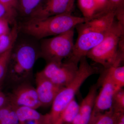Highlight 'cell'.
<instances>
[{"instance_id": "1", "label": "cell", "mask_w": 124, "mask_h": 124, "mask_svg": "<svg viewBox=\"0 0 124 124\" xmlns=\"http://www.w3.org/2000/svg\"><path fill=\"white\" fill-rule=\"evenodd\" d=\"M116 19L115 11H109L77 25V40L66 61L78 64L81 58L104 39Z\"/></svg>"}, {"instance_id": "2", "label": "cell", "mask_w": 124, "mask_h": 124, "mask_svg": "<svg viewBox=\"0 0 124 124\" xmlns=\"http://www.w3.org/2000/svg\"><path fill=\"white\" fill-rule=\"evenodd\" d=\"M89 19L84 17L64 14L45 18L26 19L18 26L19 30L36 39L41 40L74 29L78 24Z\"/></svg>"}, {"instance_id": "3", "label": "cell", "mask_w": 124, "mask_h": 124, "mask_svg": "<svg viewBox=\"0 0 124 124\" xmlns=\"http://www.w3.org/2000/svg\"><path fill=\"white\" fill-rule=\"evenodd\" d=\"M124 25L115 20L110 31L100 44L86 54V57L107 69L124 61V51L119 49L124 37Z\"/></svg>"}, {"instance_id": "4", "label": "cell", "mask_w": 124, "mask_h": 124, "mask_svg": "<svg viewBox=\"0 0 124 124\" xmlns=\"http://www.w3.org/2000/svg\"><path fill=\"white\" fill-rule=\"evenodd\" d=\"M79 63L75 78L68 85L61 89L51 104V110L48 113L49 124H54L57 122L85 81L90 76L100 72L98 68L89 63L86 56L81 58Z\"/></svg>"}, {"instance_id": "5", "label": "cell", "mask_w": 124, "mask_h": 124, "mask_svg": "<svg viewBox=\"0 0 124 124\" xmlns=\"http://www.w3.org/2000/svg\"><path fill=\"white\" fill-rule=\"evenodd\" d=\"M74 29L51 38L41 39L40 54L47 63L61 62L71 54L74 48Z\"/></svg>"}, {"instance_id": "6", "label": "cell", "mask_w": 124, "mask_h": 124, "mask_svg": "<svg viewBox=\"0 0 124 124\" xmlns=\"http://www.w3.org/2000/svg\"><path fill=\"white\" fill-rule=\"evenodd\" d=\"M78 64L66 61L47 63L39 73L53 84L60 86L68 85L75 78L78 70Z\"/></svg>"}, {"instance_id": "7", "label": "cell", "mask_w": 124, "mask_h": 124, "mask_svg": "<svg viewBox=\"0 0 124 124\" xmlns=\"http://www.w3.org/2000/svg\"><path fill=\"white\" fill-rule=\"evenodd\" d=\"M40 50L32 43L22 42L13 48L11 59L31 75L38 55Z\"/></svg>"}, {"instance_id": "8", "label": "cell", "mask_w": 124, "mask_h": 124, "mask_svg": "<svg viewBox=\"0 0 124 124\" xmlns=\"http://www.w3.org/2000/svg\"><path fill=\"white\" fill-rule=\"evenodd\" d=\"M8 97L9 103L15 108L26 107L37 109L41 107L36 88L27 84L18 86Z\"/></svg>"}, {"instance_id": "9", "label": "cell", "mask_w": 124, "mask_h": 124, "mask_svg": "<svg viewBox=\"0 0 124 124\" xmlns=\"http://www.w3.org/2000/svg\"><path fill=\"white\" fill-rule=\"evenodd\" d=\"M75 0H44L31 18H45L72 14Z\"/></svg>"}, {"instance_id": "10", "label": "cell", "mask_w": 124, "mask_h": 124, "mask_svg": "<svg viewBox=\"0 0 124 124\" xmlns=\"http://www.w3.org/2000/svg\"><path fill=\"white\" fill-rule=\"evenodd\" d=\"M36 89L41 106L51 105L58 93L62 87L58 86L38 72L36 75Z\"/></svg>"}, {"instance_id": "11", "label": "cell", "mask_w": 124, "mask_h": 124, "mask_svg": "<svg viewBox=\"0 0 124 124\" xmlns=\"http://www.w3.org/2000/svg\"><path fill=\"white\" fill-rule=\"evenodd\" d=\"M97 83L90 87L88 94L80 105L79 112L72 122L69 124H89L98 89Z\"/></svg>"}, {"instance_id": "12", "label": "cell", "mask_w": 124, "mask_h": 124, "mask_svg": "<svg viewBox=\"0 0 124 124\" xmlns=\"http://www.w3.org/2000/svg\"><path fill=\"white\" fill-rule=\"evenodd\" d=\"M44 1V0H17V13L26 19L31 17Z\"/></svg>"}, {"instance_id": "13", "label": "cell", "mask_w": 124, "mask_h": 124, "mask_svg": "<svg viewBox=\"0 0 124 124\" xmlns=\"http://www.w3.org/2000/svg\"><path fill=\"white\" fill-rule=\"evenodd\" d=\"M13 24L9 33L0 36V54L13 48L17 41L18 27L16 22Z\"/></svg>"}, {"instance_id": "14", "label": "cell", "mask_w": 124, "mask_h": 124, "mask_svg": "<svg viewBox=\"0 0 124 124\" xmlns=\"http://www.w3.org/2000/svg\"><path fill=\"white\" fill-rule=\"evenodd\" d=\"M80 105L74 98L67 106L59 119L54 124H69L79 112Z\"/></svg>"}, {"instance_id": "15", "label": "cell", "mask_w": 124, "mask_h": 124, "mask_svg": "<svg viewBox=\"0 0 124 124\" xmlns=\"http://www.w3.org/2000/svg\"><path fill=\"white\" fill-rule=\"evenodd\" d=\"M15 110L19 122L30 119H41L45 117L46 114L42 115L36 109L28 107H18Z\"/></svg>"}, {"instance_id": "16", "label": "cell", "mask_w": 124, "mask_h": 124, "mask_svg": "<svg viewBox=\"0 0 124 124\" xmlns=\"http://www.w3.org/2000/svg\"><path fill=\"white\" fill-rule=\"evenodd\" d=\"M121 64H116L107 68L113 84L119 89L124 86V66Z\"/></svg>"}, {"instance_id": "17", "label": "cell", "mask_w": 124, "mask_h": 124, "mask_svg": "<svg viewBox=\"0 0 124 124\" xmlns=\"http://www.w3.org/2000/svg\"><path fill=\"white\" fill-rule=\"evenodd\" d=\"M0 124H19L13 106H6L0 109Z\"/></svg>"}, {"instance_id": "18", "label": "cell", "mask_w": 124, "mask_h": 124, "mask_svg": "<svg viewBox=\"0 0 124 124\" xmlns=\"http://www.w3.org/2000/svg\"><path fill=\"white\" fill-rule=\"evenodd\" d=\"M79 8L83 17L92 19L96 15V7L94 0H78Z\"/></svg>"}, {"instance_id": "19", "label": "cell", "mask_w": 124, "mask_h": 124, "mask_svg": "<svg viewBox=\"0 0 124 124\" xmlns=\"http://www.w3.org/2000/svg\"><path fill=\"white\" fill-rule=\"evenodd\" d=\"M13 47L0 54V88L2 81L7 75Z\"/></svg>"}, {"instance_id": "20", "label": "cell", "mask_w": 124, "mask_h": 124, "mask_svg": "<svg viewBox=\"0 0 124 124\" xmlns=\"http://www.w3.org/2000/svg\"><path fill=\"white\" fill-rule=\"evenodd\" d=\"M111 108L116 113H124V90L123 88L118 90L114 94Z\"/></svg>"}, {"instance_id": "21", "label": "cell", "mask_w": 124, "mask_h": 124, "mask_svg": "<svg viewBox=\"0 0 124 124\" xmlns=\"http://www.w3.org/2000/svg\"><path fill=\"white\" fill-rule=\"evenodd\" d=\"M108 9L115 13L116 18L121 22H124V0H108Z\"/></svg>"}, {"instance_id": "22", "label": "cell", "mask_w": 124, "mask_h": 124, "mask_svg": "<svg viewBox=\"0 0 124 124\" xmlns=\"http://www.w3.org/2000/svg\"><path fill=\"white\" fill-rule=\"evenodd\" d=\"M120 114L116 113L111 108L101 114L93 124H116Z\"/></svg>"}, {"instance_id": "23", "label": "cell", "mask_w": 124, "mask_h": 124, "mask_svg": "<svg viewBox=\"0 0 124 124\" xmlns=\"http://www.w3.org/2000/svg\"><path fill=\"white\" fill-rule=\"evenodd\" d=\"M17 11L6 6L0 2V18L8 20L10 24L15 23V19L17 16Z\"/></svg>"}, {"instance_id": "24", "label": "cell", "mask_w": 124, "mask_h": 124, "mask_svg": "<svg viewBox=\"0 0 124 124\" xmlns=\"http://www.w3.org/2000/svg\"><path fill=\"white\" fill-rule=\"evenodd\" d=\"M96 7V15L110 11L108 9V0H94Z\"/></svg>"}, {"instance_id": "25", "label": "cell", "mask_w": 124, "mask_h": 124, "mask_svg": "<svg viewBox=\"0 0 124 124\" xmlns=\"http://www.w3.org/2000/svg\"><path fill=\"white\" fill-rule=\"evenodd\" d=\"M10 23L8 20L3 18H0V36L7 34L9 32Z\"/></svg>"}, {"instance_id": "26", "label": "cell", "mask_w": 124, "mask_h": 124, "mask_svg": "<svg viewBox=\"0 0 124 124\" xmlns=\"http://www.w3.org/2000/svg\"><path fill=\"white\" fill-rule=\"evenodd\" d=\"M19 124H48V114H46L45 118L41 119H30L20 122Z\"/></svg>"}, {"instance_id": "27", "label": "cell", "mask_w": 124, "mask_h": 124, "mask_svg": "<svg viewBox=\"0 0 124 124\" xmlns=\"http://www.w3.org/2000/svg\"><path fill=\"white\" fill-rule=\"evenodd\" d=\"M0 2L6 6L17 11V0H0Z\"/></svg>"}, {"instance_id": "28", "label": "cell", "mask_w": 124, "mask_h": 124, "mask_svg": "<svg viewBox=\"0 0 124 124\" xmlns=\"http://www.w3.org/2000/svg\"><path fill=\"white\" fill-rule=\"evenodd\" d=\"M9 103L8 98L2 92L0 94V109Z\"/></svg>"}, {"instance_id": "29", "label": "cell", "mask_w": 124, "mask_h": 124, "mask_svg": "<svg viewBox=\"0 0 124 124\" xmlns=\"http://www.w3.org/2000/svg\"><path fill=\"white\" fill-rule=\"evenodd\" d=\"M116 124H124V113H120Z\"/></svg>"}, {"instance_id": "30", "label": "cell", "mask_w": 124, "mask_h": 124, "mask_svg": "<svg viewBox=\"0 0 124 124\" xmlns=\"http://www.w3.org/2000/svg\"><path fill=\"white\" fill-rule=\"evenodd\" d=\"M2 92L1 91V88H0V94L2 93Z\"/></svg>"}]
</instances>
